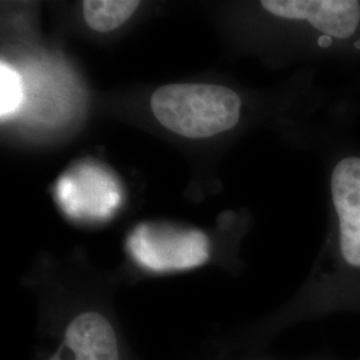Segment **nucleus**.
Returning <instances> with one entry per match:
<instances>
[{
  "mask_svg": "<svg viewBox=\"0 0 360 360\" xmlns=\"http://www.w3.org/2000/svg\"><path fill=\"white\" fill-rule=\"evenodd\" d=\"M132 259L146 270L172 272L195 269L210 257L206 233L166 223H142L127 239Z\"/></svg>",
  "mask_w": 360,
  "mask_h": 360,
  "instance_id": "nucleus-2",
  "label": "nucleus"
},
{
  "mask_svg": "<svg viewBox=\"0 0 360 360\" xmlns=\"http://www.w3.org/2000/svg\"><path fill=\"white\" fill-rule=\"evenodd\" d=\"M139 4L134 0H86L82 3V10L91 30L110 32L124 25Z\"/></svg>",
  "mask_w": 360,
  "mask_h": 360,
  "instance_id": "nucleus-5",
  "label": "nucleus"
},
{
  "mask_svg": "<svg viewBox=\"0 0 360 360\" xmlns=\"http://www.w3.org/2000/svg\"><path fill=\"white\" fill-rule=\"evenodd\" d=\"M25 101L23 79L8 63H0V115L1 120L13 116Z\"/></svg>",
  "mask_w": 360,
  "mask_h": 360,
  "instance_id": "nucleus-6",
  "label": "nucleus"
},
{
  "mask_svg": "<svg viewBox=\"0 0 360 360\" xmlns=\"http://www.w3.org/2000/svg\"><path fill=\"white\" fill-rule=\"evenodd\" d=\"M151 108L158 122L174 134L203 139L236 129L245 114V99L221 84L176 83L155 91Z\"/></svg>",
  "mask_w": 360,
  "mask_h": 360,
  "instance_id": "nucleus-1",
  "label": "nucleus"
},
{
  "mask_svg": "<svg viewBox=\"0 0 360 360\" xmlns=\"http://www.w3.org/2000/svg\"><path fill=\"white\" fill-rule=\"evenodd\" d=\"M342 94L358 105L360 103V77L354 80L345 90H342Z\"/></svg>",
  "mask_w": 360,
  "mask_h": 360,
  "instance_id": "nucleus-7",
  "label": "nucleus"
},
{
  "mask_svg": "<svg viewBox=\"0 0 360 360\" xmlns=\"http://www.w3.org/2000/svg\"><path fill=\"white\" fill-rule=\"evenodd\" d=\"M56 199L74 218H107L122 198L115 179L103 168L82 165L58 181Z\"/></svg>",
  "mask_w": 360,
  "mask_h": 360,
  "instance_id": "nucleus-3",
  "label": "nucleus"
},
{
  "mask_svg": "<svg viewBox=\"0 0 360 360\" xmlns=\"http://www.w3.org/2000/svg\"><path fill=\"white\" fill-rule=\"evenodd\" d=\"M49 360H120L112 324L95 311L77 315L67 326L60 347Z\"/></svg>",
  "mask_w": 360,
  "mask_h": 360,
  "instance_id": "nucleus-4",
  "label": "nucleus"
}]
</instances>
